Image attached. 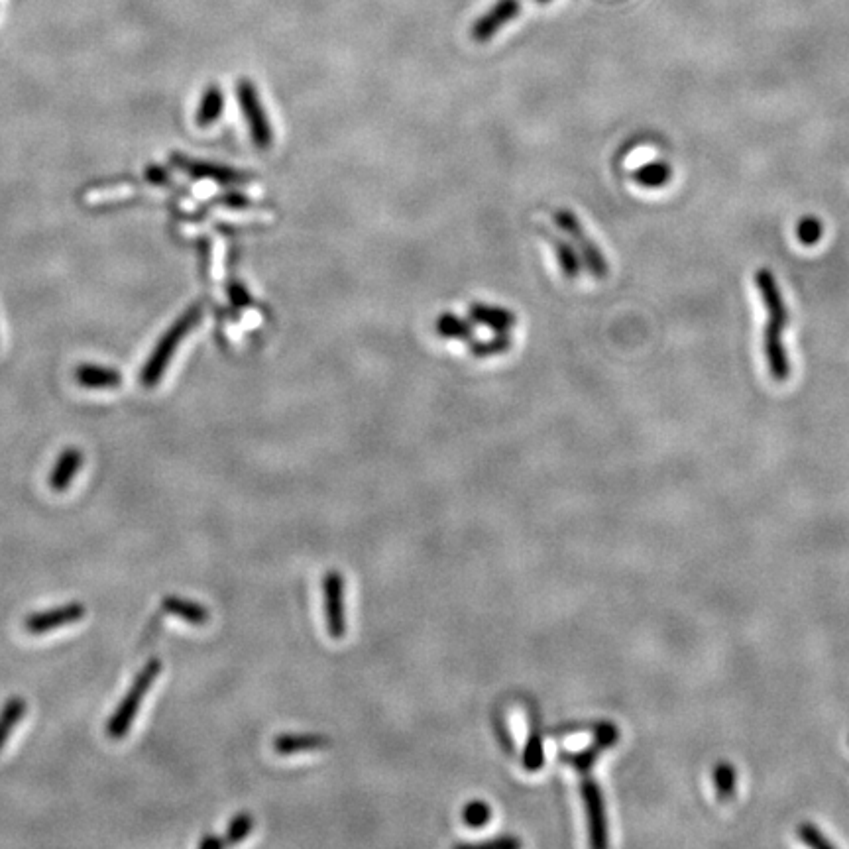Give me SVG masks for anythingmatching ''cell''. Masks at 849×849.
<instances>
[{"instance_id":"cell-1","label":"cell","mask_w":849,"mask_h":849,"mask_svg":"<svg viewBox=\"0 0 849 849\" xmlns=\"http://www.w3.org/2000/svg\"><path fill=\"white\" fill-rule=\"evenodd\" d=\"M763 305L767 309V325H765V356L769 370L777 382H785L791 376L789 354L783 344V329L789 323V311L783 301L781 289L775 276L769 270H759L755 276Z\"/></svg>"},{"instance_id":"cell-2","label":"cell","mask_w":849,"mask_h":849,"mask_svg":"<svg viewBox=\"0 0 849 849\" xmlns=\"http://www.w3.org/2000/svg\"><path fill=\"white\" fill-rule=\"evenodd\" d=\"M201 317H203V305L201 303L191 305L164 333V337L158 340L156 348L152 350L148 362L144 364V368L140 372V384L144 388H154L162 382L164 372L170 366L171 356L177 352V346L181 344V340L185 339L199 325Z\"/></svg>"},{"instance_id":"cell-3","label":"cell","mask_w":849,"mask_h":849,"mask_svg":"<svg viewBox=\"0 0 849 849\" xmlns=\"http://www.w3.org/2000/svg\"><path fill=\"white\" fill-rule=\"evenodd\" d=\"M162 667H164L162 661L158 657H154L138 671L132 686L128 688V692L124 694V698L120 700L113 716L107 722V728H105L107 736L111 739H122V737L128 736L148 690L152 688V684L158 680L160 673H162Z\"/></svg>"},{"instance_id":"cell-4","label":"cell","mask_w":849,"mask_h":849,"mask_svg":"<svg viewBox=\"0 0 849 849\" xmlns=\"http://www.w3.org/2000/svg\"><path fill=\"white\" fill-rule=\"evenodd\" d=\"M236 97H238L242 114L246 118L254 146L258 150H270L274 144V130L256 85L246 77L240 79L236 85Z\"/></svg>"},{"instance_id":"cell-5","label":"cell","mask_w":849,"mask_h":849,"mask_svg":"<svg viewBox=\"0 0 849 849\" xmlns=\"http://www.w3.org/2000/svg\"><path fill=\"white\" fill-rule=\"evenodd\" d=\"M555 223H557V227L561 228L563 232H566V236H570V240L576 244V248H578V254H580V258H582V262H584V266L588 268V272L594 276V278H598V280H604L606 276H608V262H606V258H604V254H602V250L590 240V236H588V232H586V228L582 227V223L578 221V217L574 215V213H570V211H557V215H555Z\"/></svg>"},{"instance_id":"cell-6","label":"cell","mask_w":849,"mask_h":849,"mask_svg":"<svg viewBox=\"0 0 849 849\" xmlns=\"http://www.w3.org/2000/svg\"><path fill=\"white\" fill-rule=\"evenodd\" d=\"M85 614H87L85 604L69 602V604H63V606H56V608L34 612L30 616H26L24 631L30 633V635H44V633L56 631L63 625L81 622L85 618Z\"/></svg>"},{"instance_id":"cell-7","label":"cell","mask_w":849,"mask_h":849,"mask_svg":"<svg viewBox=\"0 0 849 849\" xmlns=\"http://www.w3.org/2000/svg\"><path fill=\"white\" fill-rule=\"evenodd\" d=\"M325 594V618L327 631L333 639H342L346 635V614H344V580L339 570H331L323 582Z\"/></svg>"},{"instance_id":"cell-8","label":"cell","mask_w":849,"mask_h":849,"mask_svg":"<svg viewBox=\"0 0 849 849\" xmlns=\"http://www.w3.org/2000/svg\"><path fill=\"white\" fill-rule=\"evenodd\" d=\"M521 12L519 0H498L486 14H482L472 26V38L480 44L490 42L504 26H508Z\"/></svg>"},{"instance_id":"cell-9","label":"cell","mask_w":849,"mask_h":849,"mask_svg":"<svg viewBox=\"0 0 849 849\" xmlns=\"http://www.w3.org/2000/svg\"><path fill=\"white\" fill-rule=\"evenodd\" d=\"M171 162L179 168V170L189 173L191 177L197 179H211L217 181L221 185H242L252 181V175L246 171L234 170L228 166H219V164H211V162H199V160H191L185 156L175 154L171 158Z\"/></svg>"},{"instance_id":"cell-10","label":"cell","mask_w":849,"mask_h":849,"mask_svg":"<svg viewBox=\"0 0 849 849\" xmlns=\"http://www.w3.org/2000/svg\"><path fill=\"white\" fill-rule=\"evenodd\" d=\"M582 796L586 802L588 812V828H590V842L594 848H606L608 846V822H606V808L600 787L586 779L582 783Z\"/></svg>"},{"instance_id":"cell-11","label":"cell","mask_w":849,"mask_h":849,"mask_svg":"<svg viewBox=\"0 0 849 849\" xmlns=\"http://www.w3.org/2000/svg\"><path fill=\"white\" fill-rule=\"evenodd\" d=\"M616 741H618V730H616V726H612V724H600L596 728V739H594V743L588 749L578 751V753H563L561 759L566 761V763H570L572 767H576L578 771H588L596 763V759L600 757V753L604 749L616 745Z\"/></svg>"},{"instance_id":"cell-12","label":"cell","mask_w":849,"mask_h":849,"mask_svg":"<svg viewBox=\"0 0 849 849\" xmlns=\"http://www.w3.org/2000/svg\"><path fill=\"white\" fill-rule=\"evenodd\" d=\"M470 319L478 325H484L488 329H492L496 335L498 333H510L511 329L517 325V317L510 309L498 307V305H488V303H472L470 305Z\"/></svg>"},{"instance_id":"cell-13","label":"cell","mask_w":849,"mask_h":849,"mask_svg":"<svg viewBox=\"0 0 849 849\" xmlns=\"http://www.w3.org/2000/svg\"><path fill=\"white\" fill-rule=\"evenodd\" d=\"M83 460H85L83 453L79 449H75V447H69V449L61 451V454L57 456L56 464H54L52 474H50V488L56 494H61V492H67L69 490L73 478L77 476V472L83 466Z\"/></svg>"},{"instance_id":"cell-14","label":"cell","mask_w":849,"mask_h":849,"mask_svg":"<svg viewBox=\"0 0 849 849\" xmlns=\"http://www.w3.org/2000/svg\"><path fill=\"white\" fill-rule=\"evenodd\" d=\"M75 380L87 390H114L122 384V376L114 368L83 364L75 370Z\"/></svg>"},{"instance_id":"cell-15","label":"cell","mask_w":849,"mask_h":849,"mask_svg":"<svg viewBox=\"0 0 849 849\" xmlns=\"http://www.w3.org/2000/svg\"><path fill=\"white\" fill-rule=\"evenodd\" d=\"M162 610L170 616L181 618L183 622L191 623V625H205L211 620V614L205 606H201L193 600H185L181 596H173V594L164 596Z\"/></svg>"},{"instance_id":"cell-16","label":"cell","mask_w":849,"mask_h":849,"mask_svg":"<svg viewBox=\"0 0 849 849\" xmlns=\"http://www.w3.org/2000/svg\"><path fill=\"white\" fill-rule=\"evenodd\" d=\"M331 745V739L321 734H283L274 739V749L280 755H293L299 751L325 749Z\"/></svg>"},{"instance_id":"cell-17","label":"cell","mask_w":849,"mask_h":849,"mask_svg":"<svg viewBox=\"0 0 849 849\" xmlns=\"http://www.w3.org/2000/svg\"><path fill=\"white\" fill-rule=\"evenodd\" d=\"M223 111H225V93L219 85L213 83L201 95V101H199V107H197V116H195L197 124L201 128H207L223 116Z\"/></svg>"},{"instance_id":"cell-18","label":"cell","mask_w":849,"mask_h":849,"mask_svg":"<svg viewBox=\"0 0 849 849\" xmlns=\"http://www.w3.org/2000/svg\"><path fill=\"white\" fill-rule=\"evenodd\" d=\"M26 710H28V702L22 696H12L2 704V708H0V751L4 749V745L8 743L12 732L22 722V718L26 716Z\"/></svg>"},{"instance_id":"cell-19","label":"cell","mask_w":849,"mask_h":849,"mask_svg":"<svg viewBox=\"0 0 849 849\" xmlns=\"http://www.w3.org/2000/svg\"><path fill=\"white\" fill-rule=\"evenodd\" d=\"M545 763V749H543V736L539 730V720H535V716H531V730L527 737V745L523 749V767L529 773H535L543 767Z\"/></svg>"},{"instance_id":"cell-20","label":"cell","mask_w":849,"mask_h":849,"mask_svg":"<svg viewBox=\"0 0 849 849\" xmlns=\"http://www.w3.org/2000/svg\"><path fill=\"white\" fill-rule=\"evenodd\" d=\"M435 329L445 339L470 340L474 335V327L470 321L454 315V313H443L439 315Z\"/></svg>"},{"instance_id":"cell-21","label":"cell","mask_w":849,"mask_h":849,"mask_svg":"<svg viewBox=\"0 0 849 849\" xmlns=\"http://www.w3.org/2000/svg\"><path fill=\"white\" fill-rule=\"evenodd\" d=\"M551 242H553V246H555L557 260H559V266H561L563 274H565L566 278L574 280V278L580 274V270H582V266H580V260H582V258H580V254L574 250V246H572V244H568V242L563 240V238L553 236V238H551Z\"/></svg>"},{"instance_id":"cell-22","label":"cell","mask_w":849,"mask_h":849,"mask_svg":"<svg viewBox=\"0 0 849 849\" xmlns=\"http://www.w3.org/2000/svg\"><path fill=\"white\" fill-rule=\"evenodd\" d=\"M669 179H671V168L663 162L647 164L635 171V181L645 187H659V185H665Z\"/></svg>"},{"instance_id":"cell-23","label":"cell","mask_w":849,"mask_h":849,"mask_svg":"<svg viewBox=\"0 0 849 849\" xmlns=\"http://www.w3.org/2000/svg\"><path fill=\"white\" fill-rule=\"evenodd\" d=\"M252 828H254V818L248 814V812H240V814H236L232 820H230V824H228L227 834H225V842H227V846H234V844H240L250 832H252Z\"/></svg>"},{"instance_id":"cell-24","label":"cell","mask_w":849,"mask_h":849,"mask_svg":"<svg viewBox=\"0 0 849 849\" xmlns=\"http://www.w3.org/2000/svg\"><path fill=\"white\" fill-rule=\"evenodd\" d=\"M490 818H492V810H490V806H488L486 802H482V800L468 802V804L464 806V810H462V822H464L468 828H482V826H486V824L490 822Z\"/></svg>"},{"instance_id":"cell-25","label":"cell","mask_w":849,"mask_h":849,"mask_svg":"<svg viewBox=\"0 0 849 849\" xmlns=\"http://www.w3.org/2000/svg\"><path fill=\"white\" fill-rule=\"evenodd\" d=\"M511 340L508 333H498V337L490 340H482V342H474L470 346V352L478 358H486V356H496L502 354L510 348Z\"/></svg>"},{"instance_id":"cell-26","label":"cell","mask_w":849,"mask_h":849,"mask_svg":"<svg viewBox=\"0 0 849 849\" xmlns=\"http://www.w3.org/2000/svg\"><path fill=\"white\" fill-rule=\"evenodd\" d=\"M714 783H716V791L722 800L730 798L736 789V771L730 763H720L714 771Z\"/></svg>"},{"instance_id":"cell-27","label":"cell","mask_w":849,"mask_h":849,"mask_svg":"<svg viewBox=\"0 0 849 849\" xmlns=\"http://www.w3.org/2000/svg\"><path fill=\"white\" fill-rule=\"evenodd\" d=\"M798 836H800V840H802L806 846H810V848H836V846H834L830 840H826V838L822 836V832H820L816 826H812V824H802V826H798Z\"/></svg>"},{"instance_id":"cell-28","label":"cell","mask_w":849,"mask_h":849,"mask_svg":"<svg viewBox=\"0 0 849 849\" xmlns=\"http://www.w3.org/2000/svg\"><path fill=\"white\" fill-rule=\"evenodd\" d=\"M820 236H822V223L818 219L806 217V219L800 221V225H798V238H800V242L814 244V242L820 240Z\"/></svg>"},{"instance_id":"cell-29","label":"cell","mask_w":849,"mask_h":849,"mask_svg":"<svg viewBox=\"0 0 849 849\" xmlns=\"http://www.w3.org/2000/svg\"><path fill=\"white\" fill-rule=\"evenodd\" d=\"M228 297L236 307H248L252 303L250 291L242 283L232 282L228 285Z\"/></svg>"},{"instance_id":"cell-30","label":"cell","mask_w":849,"mask_h":849,"mask_svg":"<svg viewBox=\"0 0 849 849\" xmlns=\"http://www.w3.org/2000/svg\"><path fill=\"white\" fill-rule=\"evenodd\" d=\"M219 203L221 205H225L228 209H248V207H252V201H250V197H246L242 191H227L221 199H219Z\"/></svg>"},{"instance_id":"cell-31","label":"cell","mask_w":849,"mask_h":849,"mask_svg":"<svg viewBox=\"0 0 849 849\" xmlns=\"http://www.w3.org/2000/svg\"><path fill=\"white\" fill-rule=\"evenodd\" d=\"M462 848H519V840H515V838H498V840L480 842V844H464Z\"/></svg>"},{"instance_id":"cell-32","label":"cell","mask_w":849,"mask_h":849,"mask_svg":"<svg viewBox=\"0 0 849 849\" xmlns=\"http://www.w3.org/2000/svg\"><path fill=\"white\" fill-rule=\"evenodd\" d=\"M227 846V842H225V838H217V836H205L201 842H199V848L203 849H221Z\"/></svg>"},{"instance_id":"cell-33","label":"cell","mask_w":849,"mask_h":849,"mask_svg":"<svg viewBox=\"0 0 849 849\" xmlns=\"http://www.w3.org/2000/svg\"><path fill=\"white\" fill-rule=\"evenodd\" d=\"M146 177H148L152 183H166V181H168V173H166V170L158 168V166H150V168L146 170Z\"/></svg>"},{"instance_id":"cell-34","label":"cell","mask_w":849,"mask_h":849,"mask_svg":"<svg viewBox=\"0 0 849 849\" xmlns=\"http://www.w3.org/2000/svg\"><path fill=\"white\" fill-rule=\"evenodd\" d=\"M539 2H549V0H539Z\"/></svg>"}]
</instances>
